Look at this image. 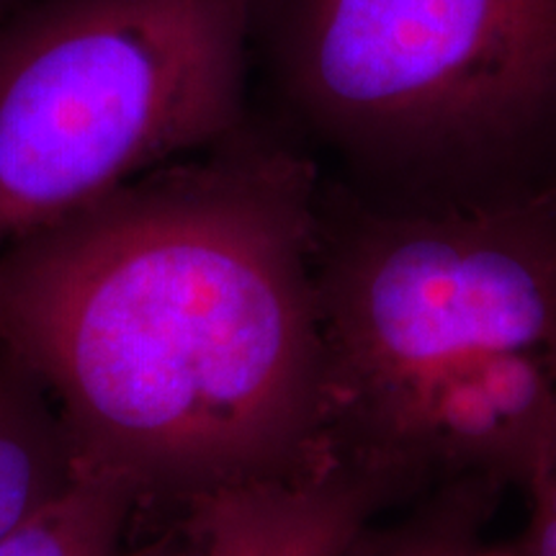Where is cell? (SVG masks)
<instances>
[{
	"instance_id": "cell-7",
	"label": "cell",
	"mask_w": 556,
	"mask_h": 556,
	"mask_svg": "<svg viewBox=\"0 0 556 556\" xmlns=\"http://www.w3.org/2000/svg\"><path fill=\"white\" fill-rule=\"evenodd\" d=\"M505 486L486 479H458L413 503L374 518L345 556H500L486 526L495 518Z\"/></svg>"
},
{
	"instance_id": "cell-4",
	"label": "cell",
	"mask_w": 556,
	"mask_h": 556,
	"mask_svg": "<svg viewBox=\"0 0 556 556\" xmlns=\"http://www.w3.org/2000/svg\"><path fill=\"white\" fill-rule=\"evenodd\" d=\"M255 0H29L0 26V253L253 111Z\"/></svg>"
},
{
	"instance_id": "cell-5",
	"label": "cell",
	"mask_w": 556,
	"mask_h": 556,
	"mask_svg": "<svg viewBox=\"0 0 556 556\" xmlns=\"http://www.w3.org/2000/svg\"><path fill=\"white\" fill-rule=\"evenodd\" d=\"M163 507V539L119 556H345L387 500L364 475L332 462L312 475L222 486Z\"/></svg>"
},
{
	"instance_id": "cell-2",
	"label": "cell",
	"mask_w": 556,
	"mask_h": 556,
	"mask_svg": "<svg viewBox=\"0 0 556 556\" xmlns=\"http://www.w3.org/2000/svg\"><path fill=\"white\" fill-rule=\"evenodd\" d=\"M270 114L366 204L556 191V0H255Z\"/></svg>"
},
{
	"instance_id": "cell-10",
	"label": "cell",
	"mask_w": 556,
	"mask_h": 556,
	"mask_svg": "<svg viewBox=\"0 0 556 556\" xmlns=\"http://www.w3.org/2000/svg\"><path fill=\"white\" fill-rule=\"evenodd\" d=\"M26 3H29V0H0V26H3L18 9H24Z\"/></svg>"
},
{
	"instance_id": "cell-3",
	"label": "cell",
	"mask_w": 556,
	"mask_h": 556,
	"mask_svg": "<svg viewBox=\"0 0 556 556\" xmlns=\"http://www.w3.org/2000/svg\"><path fill=\"white\" fill-rule=\"evenodd\" d=\"M315 283L332 458L368 477L417 409L531 353H556V191L405 214L325 173Z\"/></svg>"
},
{
	"instance_id": "cell-8",
	"label": "cell",
	"mask_w": 556,
	"mask_h": 556,
	"mask_svg": "<svg viewBox=\"0 0 556 556\" xmlns=\"http://www.w3.org/2000/svg\"><path fill=\"white\" fill-rule=\"evenodd\" d=\"M137 505L127 484L80 475L58 500L0 539V556H119Z\"/></svg>"
},
{
	"instance_id": "cell-1",
	"label": "cell",
	"mask_w": 556,
	"mask_h": 556,
	"mask_svg": "<svg viewBox=\"0 0 556 556\" xmlns=\"http://www.w3.org/2000/svg\"><path fill=\"white\" fill-rule=\"evenodd\" d=\"M319 160L253 114L0 253V353L80 475L168 503L332 458L315 283Z\"/></svg>"
},
{
	"instance_id": "cell-6",
	"label": "cell",
	"mask_w": 556,
	"mask_h": 556,
	"mask_svg": "<svg viewBox=\"0 0 556 556\" xmlns=\"http://www.w3.org/2000/svg\"><path fill=\"white\" fill-rule=\"evenodd\" d=\"M78 477L58 409L24 368L0 353V539Z\"/></svg>"
},
{
	"instance_id": "cell-9",
	"label": "cell",
	"mask_w": 556,
	"mask_h": 556,
	"mask_svg": "<svg viewBox=\"0 0 556 556\" xmlns=\"http://www.w3.org/2000/svg\"><path fill=\"white\" fill-rule=\"evenodd\" d=\"M528 518L523 531L497 544L500 556H556V426L536 471L526 486Z\"/></svg>"
}]
</instances>
